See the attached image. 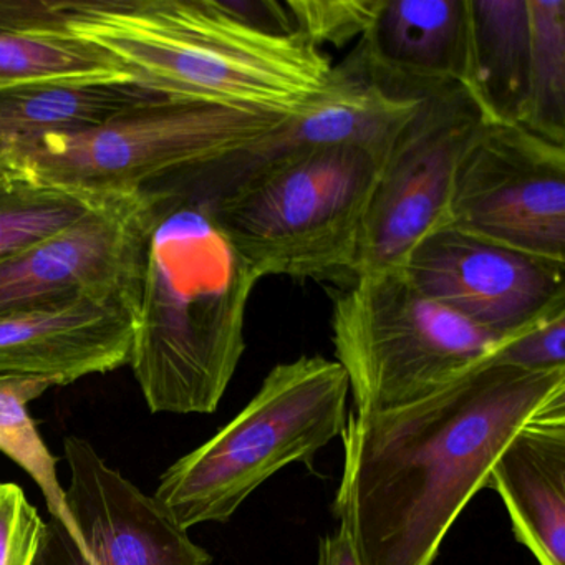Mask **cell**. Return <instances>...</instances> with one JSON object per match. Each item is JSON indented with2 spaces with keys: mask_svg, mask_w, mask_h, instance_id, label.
<instances>
[{
  "mask_svg": "<svg viewBox=\"0 0 565 565\" xmlns=\"http://www.w3.org/2000/svg\"><path fill=\"white\" fill-rule=\"evenodd\" d=\"M41 82L135 84V77L111 55L68 32L0 34V90Z\"/></svg>",
  "mask_w": 565,
  "mask_h": 565,
  "instance_id": "obj_18",
  "label": "cell"
},
{
  "mask_svg": "<svg viewBox=\"0 0 565 565\" xmlns=\"http://www.w3.org/2000/svg\"><path fill=\"white\" fill-rule=\"evenodd\" d=\"M153 204L104 198L82 220L0 259V317L77 296L140 297Z\"/></svg>",
  "mask_w": 565,
  "mask_h": 565,
  "instance_id": "obj_12",
  "label": "cell"
},
{
  "mask_svg": "<svg viewBox=\"0 0 565 565\" xmlns=\"http://www.w3.org/2000/svg\"><path fill=\"white\" fill-rule=\"evenodd\" d=\"M335 362L355 413L385 412L438 392L505 342L419 292L402 269L363 274L335 300Z\"/></svg>",
  "mask_w": 565,
  "mask_h": 565,
  "instance_id": "obj_7",
  "label": "cell"
},
{
  "mask_svg": "<svg viewBox=\"0 0 565 565\" xmlns=\"http://www.w3.org/2000/svg\"><path fill=\"white\" fill-rule=\"evenodd\" d=\"M449 226L565 263V147L484 121L456 168Z\"/></svg>",
  "mask_w": 565,
  "mask_h": 565,
  "instance_id": "obj_9",
  "label": "cell"
},
{
  "mask_svg": "<svg viewBox=\"0 0 565 565\" xmlns=\"http://www.w3.org/2000/svg\"><path fill=\"white\" fill-rule=\"evenodd\" d=\"M515 541L539 565H565V402L529 422L489 476Z\"/></svg>",
  "mask_w": 565,
  "mask_h": 565,
  "instance_id": "obj_15",
  "label": "cell"
},
{
  "mask_svg": "<svg viewBox=\"0 0 565 565\" xmlns=\"http://www.w3.org/2000/svg\"><path fill=\"white\" fill-rule=\"evenodd\" d=\"M294 114L154 98L97 127L14 151L0 163V177L94 198L130 196L249 150Z\"/></svg>",
  "mask_w": 565,
  "mask_h": 565,
  "instance_id": "obj_6",
  "label": "cell"
},
{
  "mask_svg": "<svg viewBox=\"0 0 565 565\" xmlns=\"http://www.w3.org/2000/svg\"><path fill=\"white\" fill-rule=\"evenodd\" d=\"M461 85L488 124L519 125L527 110L532 35L527 0H468Z\"/></svg>",
  "mask_w": 565,
  "mask_h": 565,
  "instance_id": "obj_16",
  "label": "cell"
},
{
  "mask_svg": "<svg viewBox=\"0 0 565 565\" xmlns=\"http://www.w3.org/2000/svg\"><path fill=\"white\" fill-rule=\"evenodd\" d=\"M65 28L170 100L294 114L335 81L299 32L259 31L221 0H82Z\"/></svg>",
  "mask_w": 565,
  "mask_h": 565,
  "instance_id": "obj_2",
  "label": "cell"
},
{
  "mask_svg": "<svg viewBox=\"0 0 565 565\" xmlns=\"http://www.w3.org/2000/svg\"><path fill=\"white\" fill-rule=\"evenodd\" d=\"M349 395L335 360L279 363L226 426L167 469L154 501L184 531L230 521L267 479L289 465H312L342 436Z\"/></svg>",
  "mask_w": 565,
  "mask_h": 565,
  "instance_id": "obj_5",
  "label": "cell"
},
{
  "mask_svg": "<svg viewBox=\"0 0 565 565\" xmlns=\"http://www.w3.org/2000/svg\"><path fill=\"white\" fill-rule=\"evenodd\" d=\"M54 382L41 376L0 375V451L32 476L44 492L52 518L58 519L77 542V529L51 455L29 413V403L44 395Z\"/></svg>",
  "mask_w": 565,
  "mask_h": 565,
  "instance_id": "obj_19",
  "label": "cell"
},
{
  "mask_svg": "<svg viewBox=\"0 0 565 565\" xmlns=\"http://www.w3.org/2000/svg\"><path fill=\"white\" fill-rule=\"evenodd\" d=\"M532 61L521 127L565 147V0H527Z\"/></svg>",
  "mask_w": 565,
  "mask_h": 565,
  "instance_id": "obj_20",
  "label": "cell"
},
{
  "mask_svg": "<svg viewBox=\"0 0 565 565\" xmlns=\"http://www.w3.org/2000/svg\"><path fill=\"white\" fill-rule=\"evenodd\" d=\"M64 451L71 468L65 502L77 542L52 518L34 565H211L210 552L191 541L154 498L110 468L87 439L68 436Z\"/></svg>",
  "mask_w": 565,
  "mask_h": 565,
  "instance_id": "obj_11",
  "label": "cell"
},
{
  "mask_svg": "<svg viewBox=\"0 0 565 565\" xmlns=\"http://www.w3.org/2000/svg\"><path fill=\"white\" fill-rule=\"evenodd\" d=\"M492 359L519 369H565V309L505 340Z\"/></svg>",
  "mask_w": 565,
  "mask_h": 565,
  "instance_id": "obj_24",
  "label": "cell"
},
{
  "mask_svg": "<svg viewBox=\"0 0 565 565\" xmlns=\"http://www.w3.org/2000/svg\"><path fill=\"white\" fill-rule=\"evenodd\" d=\"M468 0H380L353 61L393 97L422 98L461 84L468 58Z\"/></svg>",
  "mask_w": 565,
  "mask_h": 565,
  "instance_id": "obj_14",
  "label": "cell"
},
{
  "mask_svg": "<svg viewBox=\"0 0 565 565\" xmlns=\"http://www.w3.org/2000/svg\"><path fill=\"white\" fill-rule=\"evenodd\" d=\"M148 236L130 365L151 413H214L246 350L259 282L206 207L148 188Z\"/></svg>",
  "mask_w": 565,
  "mask_h": 565,
  "instance_id": "obj_3",
  "label": "cell"
},
{
  "mask_svg": "<svg viewBox=\"0 0 565 565\" xmlns=\"http://www.w3.org/2000/svg\"><path fill=\"white\" fill-rule=\"evenodd\" d=\"M45 522L15 482H0V565H34Z\"/></svg>",
  "mask_w": 565,
  "mask_h": 565,
  "instance_id": "obj_23",
  "label": "cell"
},
{
  "mask_svg": "<svg viewBox=\"0 0 565 565\" xmlns=\"http://www.w3.org/2000/svg\"><path fill=\"white\" fill-rule=\"evenodd\" d=\"M140 297L77 296L0 317V375L55 386L130 365Z\"/></svg>",
  "mask_w": 565,
  "mask_h": 565,
  "instance_id": "obj_13",
  "label": "cell"
},
{
  "mask_svg": "<svg viewBox=\"0 0 565 565\" xmlns=\"http://www.w3.org/2000/svg\"><path fill=\"white\" fill-rule=\"evenodd\" d=\"M383 158L365 145H320L236 177H178L157 188L203 204L259 280L355 279Z\"/></svg>",
  "mask_w": 565,
  "mask_h": 565,
  "instance_id": "obj_4",
  "label": "cell"
},
{
  "mask_svg": "<svg viewBox=\"0 0 565 565\" xmlns=\"http://www.w3.org/2000/svg\"><path fill=\"white\" fill-rule=\"evenodd\" d=\"M482 125L481 111L461 84L419 98L383 158L355 277L402 269L423 237L449 226L456 168Z\"/></svg>",
  "mask_w": 565,
  "mask_h": 565,
  "instance_id": "obj_8",
  "label": "cell"
},
{
  "mask_svg": "<svg viewBox=\"0 0 565 565\" xmlns=\"http://www.w3.org/2000/svg\"><path fill=\"white\" fill-rule=\"evenodd\" d=\"M102 200L0 177V259L72 226Z\"/></svg>",
  "mask_w": 565,
  "mask_h": 565,
  "instance_id": "obj_21",
  "label": "cell"
},
{
  "mask_svg": "<svg viewBox=\"0 0 565 565\" xmlns=\"http://www.w3.org/2000/svg\"><path fill=\"white\" fill-rule=\"evenodd\" d=\"M158 95L130 82H41L0 90V163L49 135L97 127Z\"/></svg>",
  "mask_w": 565,
  "mask_h": 565,
  "instance_id": "obj_17",
  "label": "cell"
},
{
  "mask_svg": "<svg viewBox=\"0 0 565 565\" xmlns=\"http://www.w3.org/2000/svg\"><path fill=\"white\" fill-rule=\"evenodd\" d=\"M429 299L504 342L565 309V263L458 227L423 237L402 267Z\"/></svg>",
  "mask_w": 565,
  "mask_h": 565,
  "instance_id": "obj_10",
  "label": "cell"
},
{
  "mask_svg": "<svg viewBox=\"0 0 565 565\" xmlns=\"http://www.w3.org/2000/svg\"><path fill=\"white\" fill-rule=\"evenodd\" d=\"M562 402L565 369L489 359L425 398L347 416L332 511L362 565L435 564L509 441Z\"/></svg>",
  "mask_w": 565,
  "mask_h": 565,
  "instance_id": "obj_1",
  "label": "cell"
},
{
  "mask_svg": "<svg viewBox=\"0 0 565 565\" xmlns=\"http://www.w3.org/2000/svg\"><path fill=\"white\" fill-rule=\"evenodd\" d=\"M317 565H362L345 525L320 539Z\"/></svg>",
  "mask_w": 565,
  "mask_h": 565,
  "instance_id": "obj_26",
  "label": "cell"
},
{
  "mask_svg": "<svg viewBox=\"0 0 565 565\" xmlns=\"http://www.w3.org/2000/svg\"><path fill=\"white\" fill-rule=\"evenodd\" d=\"M71 8L58 0H0V34L67 32Z\"/></svg>",
  "mask_w": 565,
  "mask_h": 565,
  "instance_id": "obj_25",
  "label": "cell"
},
{
  "mask_svg": "<svg viewBox=\"0 0 565 565\" xmlns=\"http://www.w3.org/2000/svg\"><path fill=\"white\" fill-rule=\"evenodd\" d=\"M380 0H289L294 31L312 42L335 47L362 38L375 19Z\"/></svg>",
  "mask_w": 565,
  "mask_h": 565,
  "instance_id": "obj_22",
  "label": "cell"
}]
</instances>
